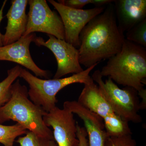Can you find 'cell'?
<instances>
[{
  "mask_svg": "<svg viewBox=\"0 0 146 146\" xmlns=\"http://www.w3.org/2000/svg\"><path fill=\"white\" fill-rule=\"evenodd\" d=\"M125 39L118 26L114 4L111 3L89 21L80 34V65L88 68L109 59L120 52Z\"/></svg>",
  "mask_w": 146,
  "mask_h": 146,
  "instance_id": "obj_1",
  "label": "cell"
},
{
  "mask_svg": "<svg viewBox=\"0 0 146 146\" xmlns=\"http://www.w3.org/2000/svg\"><path fill=\"white\" fill-rule=\"evenodd\" d=\"M100 72L117 84L141 91L146 84V48L125 39L120 52Z\"/></svg>",
  "mask_w": 146,
  "mask_h": 146,
  "instance_id": "obj_2",
  "label": "cell"
},
{
  "mask_svg": "<svg viewBox=\"0 0 146 146\" xmlns=\"http://www.w3.org/2000/svg\"><path fill=\"white\" fill-rule=\"evenodd\" d=\"M29 97L27 86L17 80L11 86L9 100L0 107V124L12 120L38 136L54 140L52 131L43 120L46 112Z\"/></svg>",
  "mask_w": 146,
  "mask_h": 146,
  "instance_id": "obj_3",
  "label": "cell"
},
{
  "mask_svg": "<svg viewBox=\"0 0 146 146\" xmlns=\"http://www.w3.org/2000/svg\"><path fill=\"white\" fill-rule=\"evenodd\" d=\"M98 64L86 68L83 72L71 76L59 79H42L33 75L29 71L22 68L19 77L28 84L30 99L35 104L48 112L56 107L58 92L70 84L81 83L85 84L93 81L90 73Z\"/></svg>",
  "mask_w": 146,
  "mask_h": 146,
  "instance_id": "obj_4",
  "label": "cell"
},
{
  "mask_svg": "<svg viewBox=\"0 0 146 146\" xmlns=\"http://www.w3.org/2000/svg\"><path fill=\"white\" fill-rule=\"evenodd\" d=\"M91 77L116 115L128 123L142 122V117L138 113L140 100L136 89L129 86L121 89L110 78L104 81L99 70L95 71Z\"/></svg>",
  "mask_w": 146,
  "mask_h": 146,
  "instance_id": "obj_5",
  "label": "cell"
},
{
  "mask_svg": "<svg viewBox=\"0 0 146 146\" xmlns=\"http://www.w3.org/2000/svg\"><path fill=\"white\" fill-rule=\"evenodd\" d=\"M28 4L27 24L23 36L38 32L65 40V31L61 18L57 12L50 9L46 1L29 0Z\"/></svg>",
  "mask_w": 146,
  "mask_h": 146,
  "instance_id": "obj_6",
  "label": "cell"
},
{
  "mask_svg": "<svg viewBox=\"0 0 146 146\" xmlns=\"http://www.w3.org/2000/svg\"><path fill=\"white\" fill-rule=\"evenodd\" d=\"M46 41L41 36H36L33 42L38 46H44L54 55L57 63V69L53 79L62 78L68 74H78L83 72L79 62L78 49L65 40L48 35Z\"/></svg>",
  "mask_w": 146,
  "mask_h": 146,
  "instance_id": "obj_7",
  "label": "cell"
},
{
  "mask_svg": "<svg viewBox=\"0 0 146 146\" xmlns=\"http://www.w3.org/2000/svg\"><path fill=\"white\" fill-rule=\"evenodd\" d=\"M49 2L56 9L61 18L65 31V40L73 46L79 47V36L84 28L93 18L104 11L106 7L76 9L59 3L54 0Z\"/></svg>",
  "mask_w": 146,
  "mask_h": 146,
  "instance_id": "obj_8",
  "label": "cell"
},
{
  "mask_svg": "<svg viewBox=\"0 0 146 146\" xmlns=\"http://www.w3.org/2000/svg\"><path fill=\"white\" fill-rule=\"evenodd\" d=\"M43 120L47 127L52 128L54 138L58 146H80L77 122L73 113L56 106L50 112H45Z\"/></svg>",
  "mask_w": 146,
  "mask_h": 146,
  "instance_id": "obj_9",
  "label": "cell"
},
{
  "mask_svg": "<svg viewBox=\"0 0 146 146\" xmlns=\"http://www.w3.org/2000/svg\"><path fill=\"white\" fill-rule=\"evenodd\" d=\"M36 36L35 33H31L22 36L12 44L0 47V61L17 63L32 71L37 77L49 79L50 73L39 68L33 61L30 52V45Z\"/></svg>",
  "mask_w": 146,
  "mask_h": 146,
  "instance_id": "obj_10",
  "label": "cell"
},
{
  "mask_svg": "<svg viewBox=\"0 0 146 146\" xmlns=\"http://www.w3.org/2000/svg\"><path fill=\"white\" fill-rule=\"evenodd\" d=\"M63 108L77 114L83 121L88 136V146H105L108 138L104 120L78 101L65 102Z\"/></svg>",
  "mask_w": 146,
  "mask_h": 146,
  "instance_id": "obj_11",
  "label": "cell"
},
{
  "mask_svg": "<svg viewBox=\"0 0 146 146\" xmlns=\"http://www.w3.org/2000/svg\"><path fill=\"white\" fill-rule=\"evenodd\" d=\"M118 26L123 33L146 19V0H114Z\"/></svg>",
  "mask_w": 146,
  "mask_h": 146,
  "instance_id": "obj_12",
  "label": "cell"
},
{
  "mask_svg": "<svg viewBox=\"0 0 146 146\" xmlns=\"http://www.w3.org/2000/svg\"><path fill=\"white\" fill-rule=\"evenodd\" d=\"M6 14L7 19L6 32L3 36V46L12 44L23 36L27 24L26 13L27 0H13Z\"/></svg>",
  "mask_w": 146,
  "mask_h": 146,
  "instance_id": "obj_13",
  "label": "cell"
},
{
  "mask_svg": "<svg viewBox=\"0 0 146 146\" xmlns=\"http://www.w3.org/2000/svg\"><path fill=\"white\" fill-rule=\"evenodd\" d=\"M78 102L99 116L104 121L116 115L102 96L98 86L94 80L84 84Z\"/></svg>",
  "mask_w": 146,
  "mask_h": 146,
  "instance_id": "obj_14",
  "label": "cell"
},
{
  "mask_svg": "<svg viewBox=\"0 0 146 146\" xmlns=\"http://www.w3.org/2000/svg\"><path fill=\"white\" fill-rule=\"evenodd\" d=\"M22 68L16 65L7 71V76L0 82V107L5 104L11 96V86L19 77Z\"/></svg>",
  "mask_w": 146,
  "mask_h": 146,
  "instance_id": "obj_15",
  "label": "cell"
},
{
  "mask_svg": "<svg viewBox=\"0 0 146 146\" xmlns=\"http://www.w3.org/2000/svg\"><path fill=\"white\" fill-rule=\"evenodd\" d=\"M28 131L18 123L12 125L0 124V143L4 146H14L16 138L25 135Z\"/></svg>",
  "mask_w": 146,
  "mask_h": 146,
  "instance_id": "obj_16",
  "label": "cell"
},
{
  "mask_svg": "<svg viewBox=\"0 0 146 146\" xmlns=\"http://www.w3.org/2000/svg\"><path fill=\"white\" fill-rule=\"evenodd\" d=\"M16 142L20 146H58L54 140L41 137L29 131L25 136L19 137Z\"/></svg>",
  "mask_w": 146,
  "mask_h": 146,
  "instance_id": "obj_17",
  "label": "cell"
},
{
  "mask_svg": "<svg viewBox=\"0 0 146 146\" xmlns=\"http://www.w3.org/2000/svg\"><path fill=\"white\" fill-rule=\"evenodd\" d=\"M125 39L146 48V19L127 32Z\"/></svg>",
  "mask_w": 146,
  "mask_h": 146,
  "instance_id": "obj_18",
  "label": "cell"
},
{
  "mask_svg": "<svg viewBox=\"0 0 146 146\" xmlns=\"http://www.w3.org/2000/svg\"><path fill=\"white\" fill-rule=\"evenodd\" d=\"M136 141L132 138L131 134L108 137L105 143V146H136Z\"/></svg>",
  "mask_w": 146,
  "mask_h": 146,
  "instance_id": "obj_19",
  "label": "cell"
},
{
  "mask_svg": "<svg viewBox=\"0 0 146 146\" xmlns=\"http://www.w3.org/2000/svg\"><path fill=\"white\" fill-rule=\"evenodd\" d=\"M58 2L70 8L82 9L84 6L91 4V0H58Z\"/></svg>",
  "mask_w": 146,
  "mask_h": 146,
  "instance_id": "obj_20",
  "label": "cell"
},
{
  "mask_svg": "<svg viewBox=\"0 0 146 146\" xmlns=\"http://www.w3.org/2000/svg\"><path fill=\"white\" fill-rule=\"evenodd\" d=\"M77 136L79 142L80 146H88L87 134L85 128L79 125L77 122Z\"/></svg>",
  "mask_w": 146,
  "mask_h": 146,
  "instance_id": "obj_21",
  "label": "cell"
},
{
  "mask_svg": "<svg viewBox=\"0 0 146 146\" xmlns=\"http://www.w3.org/2000/svg\"><path fill=\"white\" fill-rule=\"evenodd\" d=\"M138 96L141 98V102H140V110H145L146 108V90L144 89L138 92Z\"/></svg>",
  "mask_w": 146,
  "mask_h": 146,
  "instance_id": "obj_22",
  "label": "cell"
},
{
  "mask_svg": "<svg viewBox=\"0 0 146 146\" xmlns=\"http://www.w3.org/2000/svg\"><path fill=\"white\" fill-rule=\"evenodd\" d=\"M113 0H91V4L94 5L96 7H102L104 5H108L113 3Z\"/></svg>",
  "mask_w": 146,
  "mask_h": 146,
  "instance_id": "obj_23",
  "label": "cell"
},
{
  "mask_svg": "<svg viewBox=\"0 0 146 146\" xmlns=\"http://www.w3.org/2000/svg\"><path fill=\"white\" fill-rule=\"evenodd\" d=\"M7 1L5 0L3 2L2 6L1 9H0V24H1L2 20L3 19V10L4 9ZM3 35L2 34L1 31H0V47H2L3 46Z\"/></svg>",
  "mask_w": 146,
  "mask_h": 146,
  "instance_id": "obj_24",
  "label": "cell"
}]
</instances>
